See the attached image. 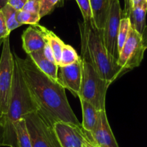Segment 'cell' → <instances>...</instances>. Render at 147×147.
Segmentation results:
<instances>
[{"instance_id": "e575fe53", "label": "cell", "mask_w": 147, "mask_h": 147, "mask_svg": "<svg viewBox=\"0 0 147 147\" xmlns=\"http://www.w3.org/2000/svg\"><path fill=\"white\" fill-rule=\"evenodd\" d=\"M37 1H40V0H37Z\"/></svg>"}, {"instance_id": "f1b7e54d", "label": "cell", "mask_w": 147, "mask_h": 147, "mask_svg": "<svg viewBox=\"0 0 147 147\" xmlns=\"http://www.w3.org/2000/svg\"><path fill=\"white\" fill-rule=\"evenodd\" d=\"M144 4H147V0H125V4L132 8Z\"/></svg>"}, {"instance_id": "9c48e42d", "label": "cell", "mask_w": 147, "mask_h": 147, "mask_svg": "<svg viewBox=\"0 0 147 147\" xmlns=\"http://www.w3.org/2000/svg\"><path fill=\"white\" fill-rule=\"evenodd\" d=\"M53 127L61 147H83L89 141L82 126L57 121Z\"/></svg>"}, {"instance_id": "836d02e7", "label": "cell", "mask_w": 147, "mask_h": 147, "mask_svg": "<svg viewBox=\"0 0 147 147\" xmlns=\"http://www.w3.org/2000/svg\"><path fill=\"white\" fill-rule=\"evenodd\" d=\"M3 40H0V48H1V46H2Z\"/></svg>"}, {"instance_id": "44dd1931", "label": "cell", "mask_w": 147, "mask_h": 147, "mask_svg": "<svg viewBox=\"0 0 147 147\" xmlns=\"http://www.w3.org/2000/svg\"><path fill=\"white\" fill-rule=\"evenodd\" d=\"M80 56L78 55L76 50L70 45L65 43L61 53L59 66H65L73 64L79 60Z\"/></svg>"}, {"instance_id": "8fae6325", "label": "cell", "mask_w": 147, "mask_h": 147, "mask_svg": "<svg viewBox=\"0 0 147 147\" xmlns=\"http://www.w3.org/2000/svg\"><path fill=\"white\" fill-rule=\"evenodd\" d=\"M88 138L96 146L119 147L109 125L106 110H101L98 124Z\"/></svg>"}, {"instance_id": "7402d4cb", "label": "cell", "mask_w": 147, "mask_h": 147, "mask_svg": "<svg viewBox=\"0 0 147 147\" xmlns=\"http://www.w3.org/2000/svg\"><path fill=\"white\" fill-rule=\"evenodd\" d=\"M17 20L20 24H36L40 20V14L37 13L30 12L25 10H19L17 12Z\"/></svg>"}, {"instance_id": "4dcf8cb0", "label": "cell", "mask_w": 147, "mask_h": 147, "mask_svg": "<svg viewBox=\"0 0 147 147\" xmlns=\"http://www.w3.org/2000/svg\"><path fill=\"white\" fill-rule=\"evenodd\" d=\"M83 147H96V146L94 145V144H92V143L90 142V141H87L86 143H85L84 145H83Z\"/></svg>"}, {"instance_id": "8992f818", "label": "cell", "mask_w": 147, "mask_h": 147, "mask_svg": "<svg viewBox=\"0 0 147 147\" xmlns=\"http://www.w3.org/2000/svg\"><path fill=\"white\" fill-rule=\"evenodd\" d=\"M14 56L10 48L9 36L4 39L0 57V113L7 114L12 84Z\"/></svg>"}, {"instance_id": "83f0119b", "label": "cell", "mask_w": 147, "mask_h": 147, "mask_svg": "<svg viewBox=\"0 0 147 147\" xmlns=\"http://www.w3.org/2000/svg\"><path fill=\"white\" fill-rule=\"evenodd\" d=\"M42 51L43 55H44L46 59H48V60L50 61L55 63V57H54V53H53V50H52L51 48H50V46L47 43V42H46L45 46L44 48L42 49Z\"/></svg>"}, {"instance_id": "e0dca14e", "label": "cell", "mask_w": 147, "mask_h": 147, "mask_svg": "<svg viewBox=\"0 0 147 147\" xmlns=\"http://www.w3.org/2000/svg\"><path fill=\"white\" fill-rule=\"evenodd\" d=\"M34 25L42 32L47 43L50 46V48L53 50V53H54L55 63L57 65H58L59 66L60 57H61L62 50H63V46L65 45V43L55 33H53L52 30H48V29L46 28L44 26L41 25V24H36Z\"/></svg>"}, {"instance_id": "7c38bea8", "label": "cell", "mask_w": 147, "mask_h": 147, "mask_svg": "<svg viewBox=\"0 0 147 147\" xmlns=\"http://www.w3.org/2000/svg\"><path fill=\"white\" fill-rule=\"evenodd\" d=\"M22 48L27 54L33 52L42 51L46 44V40L42 32L34 24L27 27L22 35Z\"/></svg>"}, {"instance_id": "d6986e66", "label": "cell", "mask_w": 147, "mask_h": 147, "mask_svg": "<svg viewBox=\"0 0 147 147\" xmlns=\"http://www.w3.org/2000/svg\"><path fill=\"white\" fill-rule=\"evenodd\" d=\"M131 27V22L129 17H121L117 35L118 53H119V52L121 51L123 45H124L125 42L127 40Z\"/></svg>"}, {"instance_id": "52a82bcc", "label": "cell", "mask_w": 147, "mask_h": 147, "mask_svg": "<svg viewBox=\"0 0 147 147\" xmlns=\"http://www.w3.org/2000/svg\"><path fill=\"white\" fill-rule=\"evenodd\" d=\"M147 48L143 36L131 27L127 40L119 52L117 64L126 71L140 66Z\"/></svg>"}, {"instance_id": "ac0fdd59", "label": "cell", "mask_w": 147, "mask_h": 147, "mask_svg": "<svg viewBox=\"0 0 147 147\" xmlns=\"http://www.w3.org/2000/svg\"><path fill=\"white\" fill-rule=\"evenodd\" d=\"M16 133L15 147H32L31 140L24 118L14 124Z\"/></svg>"}, {"instance_id": "5b68a950", "label": "cell", "mask_w": 147, "mask_h": 147, "mask_svg": "<svg viewBox=\"0 0 147 147\" xmlns=\"http://www.w3.org/2000/svg\"><path fill=\"white\" fill-rule=\"evenodd\" d=\"M32 147H61L54 127L38 110L24 115Z\"/></svg>"}, {"instance_id": "277c9868", "label": "cell", "mask_w": 147, "mask_h": 147, "mask_svg": "<svg viewBox=\"0 0 147 147\" xmlns=\"http://www.w3.org/2000/svg\"><path fill=\"white\" fill-rule=\"evenodd\" d=\"M81 61L82 77L78 97L98 110H106V93L111 83L103 79L89 62Z\"/></svg>"}, {"instance_id": "4fadbf2b", "label": "cell", "mask_w": 147, "mask_h": 147, "mask_svg": "<svg viewBox=\"0 0 147 147\" xmlns=\"http://www.w3.org/2000/svg\"><path fill=\"white\" fill-rule=\"evenodd\" d=\"M147 13V4H142L136 7H130L125 4L124 10L121 14L129 17L131 25L136 31L143 35L146 29V16Z\"/></svg>"}, {"instance_id": "ffe728a7", "label": "cell", "mask_w": 147, "mask_h": 147, "mask_svg": "<svg viewBox=\"0 0 147 147\" xmlns=\"http://www.w3.org/2000/svg\"><path fill=\"white\" fill-rule=\"evenodd\" d=\"M1 10L4 15L6 24H7V29H8V31L9 32V33H11V31L18 28L19 27L22 25L17 20V17L16 16H17V11L15 9H14L7 4Z\"/></svg>"}, {"instance_id": "ba28073f", "label": "cell", "mask_w": 147, "mask_h": 147, "mask_svg": "<svg viewBox=\"0 0 147 147\" xmlns=\"http://www.w3.org/2000/svg\"><path fill=\"white\" fill-rule=\"evenodd\" d=\"M121 13L120 1L111 0L109 14L102 31L105 46L109 53L116 60L119 56L117 50V35L122 16Z\"/></svg>"}, {"instance_id": "7a4b0ae2", "label": "cell", "mask_w": 147, "mask_h": 147, "mask_svg": "<svg viewBox=\"0 0 147 147\" xmlns=\"http://www.w3.org/2000/svg\"><path fill=\"white\" fill-rule=\"evenodd\" d=\"M78 26L81 42L80 57L89 62L103 79L112 83L127 71L117 64V60L108 51L103 32L96 27L93 20L78 22Z\"/></svg>"}, {"instance_id": "f546056e", "label": "cell", "mask_w": 147, "mask_h": 147, "mask_svg": "<svg viewBox=\"0 0 147 147\" xmlns=\"http://www.w3.org/2000/svg\"><path fill=\"white\" fill-rule=\"evenodd\" d=\"M4 127L3 122V116L0 113V146H4Z\"/></svg>"}, {"instance_id": "484cf974", "label": "cell", "mask_w": 147, "mask_h": 147, "mask_svg": "<svg viewBox=\"0 0 147 147\" xmlns=\"http://www.w3.org/2000/svg\"><path fill=\"white\" fill-rule=\"evenodd\" d=\"M23 10L30 12L33 13H37L39 14L40 10V1L37 0H28L24 7L22 8Z\"/></svg>"}, {"instance_id": "2e32d148", "label": "cell", "mask_w": 147, "mask_h": 147, "mask_svg": "<svg viewBox=\"0 0 147 147\" xmlns=\"http://www.w3.org/2000/svg\"><path fill=\"white\" fill-rule=\"evenodd\" d=\"M35 66L47 76L55 81H57L58 65L46 59L42 51L33 52L28 54Z\"/></svg>"}, {"instance_id": "1f68e13d", "label": "cell", "mask_w": 147, "mask_h": 147, "mask_svg": "<svg viewBox=\"0 0 147 147\" xmlns=\"http://www.w3.org/2000/svg\"><path fill=\"white\" fill-rule=\"evenodd\" d=\"M142 36H143V38H144V40L145 44H146L147 46V27H146V29H145Z\"/></svg>"}, {"instance_id": "5bb4252c", "label": "cell", "mask_w": 147, "mask_h": 147, "mask_svg": "<svg viewBox=\"0 0 147 147\" xmlns=\"http://www.w3.org/2000/svg\"><path fill=\"white\" fill-rule=\"evenodd\" d=\"M80 101L83 112L82 127L84 129L87 137H88L98 124L101 110H97L93 105L86 101L83 99H80Z\"/></svg>"}, {"instance_id": "9a60e30c", "label": "cell", "mask_w": 147, "mask_h": 147, "mask_svg": "<svg viewBox=\"0 0 147 147\" xmlns=\"http://www.w3.org/2000/svg\"><path fill=\"white\" fill-rule=\"evenodd\" d=\"M93 21L99 30L103 31L110 9L111 0H90Z\"/></svg>"}, {"instance_id": "d6a6232c", "label": "cell", "mask_w": 147, "mask_h": 147, "mask_svg": "<svg viewBox=\"0 0 147 147\" xmlns=\"http://www.w3.org/2000/svg\"><path fill=\"white\" fill-rule=\"evenodd\" d=\"M8 0H0V9H2L6 4H7Z\"/></svg>"}, {"instance_id": "4316f807", "label": "cell", "mask_w": 147, "mask_h": 147, "mask_svg": "<svg viewBox=\"0 0 147 147\" xmlns=\"http://www.w3.org/2000/svg\"><path fill=\"white\" fill-rule=\"evenodd\" d=\"M27 1L28 0H8L7 4L14 9H15L17 11H19V10H22L24 4L27 3Z\"/></svg>"}, {"instance_id": "6da1fadb", "label": "cell", "mask_w": 147, "mask_h": 147, "mask_svg": "<svg viewBox=\"0 0 147 147\" xmlns=\"http://www.w3.org/2000/svg\"><path fill=\"white\" fill-rule=\"evenodd\" d=\"M22 75L28 87L37 110L52 124L57 121L82 126L72 110L65 93V89L42 72L27 55L25 59L13 54Z\"/></svg>"}, {"instance_id": "603a6c76", "label": "cell", "mask_w": 147, "mask_h": 147, "mask_svg": "<svg viewBox=\"0 0 147 147\" xmlns=\"http://www.w3.org/2000/svg\"><path fill=\"white\" fill-rule=\"evenodd\" d=\"M60 0H40L39 14L40 18L50 14Z\"/></svg>"}, {"instance_id": "30bf717a", "label": "cell", "mask_w": 147, "mask_h": 147, "mask_svg": "<svg viewBox=\"0 0 147 147\" xmlns=\"http://www.w3.org/2000/svg\"><path fill=\"white\" fill-rule=\"evenodd\" d=\"M57 82L65 88L70 91L73 95L78 97L82 77V61H78L73 64L59 66Z\"/></svg>"}, {"instance_id": "cb8c5ba5", "label": "cell", "mask_w": 147, "mask_h": 147, "mask_svg": "<svg viewBox=\"0 0 147 147\" xmlns=\"http://www.w3.org/2000/svg\"><path fill=\"white\" fill-rule=\"evenodd\" d=\"M76 1L81 11L83 21L87 22L93 20V14H92L90 0H76Z\"/></svg>"}, {"instance_id": "d590c367", "label": "cell", "mask_w": 147, "mask_h": 147, "mask_svg": "<svg viewBox=\"0 0 147 147\" xmlns=\"http://www.w3.org/2000/svg\"><path fill=\"white\" fill-rule=\"evenodd\" d=\"M96 147H99V146H96Z\"/></svg>"}, {"instance_id": "d4e9b609", "label": "cell", "mask_w": 147, "mask_h": 147, "mask_svg": "<svg viewBox=\"0 0 147 147\" xmlns=\"http://www.w3.org/2000/svg\"><path fill=\"white\" fill-rule=\"evenodd\" d=\"M10 33L7 29L6 20L2 11L0 9V40H4L7 36H9Z\"/></svg>"}, {"instance_id": "3957f363", "label": "cell", "mask_w": 147, "mask_h": 147, "mask_svg": "<svg viewBox=\"0 0 147 147\" xmlns=\"http://www.w3.org/2000/svg\"><path fill=\"white\" fill-rule=\"evenodd\" d=\"M14 71L8 109L7 114L3 116L4 127V146L9 147H15L14 124L25 115L38 110L14 58Z\"/></svg>"}]
</instances>
